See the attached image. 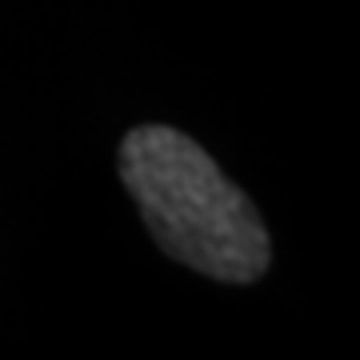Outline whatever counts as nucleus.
<instances>
[{
    "label": "nucleus",
    "instance_id": "obj_1",
    "mask_svg": "<svg viewBox=\"0 0 360 360\" xmlns=\"http://www.w3.org/2000/svg\"><path fill=\"white\" fill-rule=\"evenodd\" d=\"M120 180L172 260L229 284H248L269 269L272 240L257 208L184 132L132 129L120 144Z\"/></svg>",
    "mask_w": 360,
    "mask_h": 360
}]
</instances>
